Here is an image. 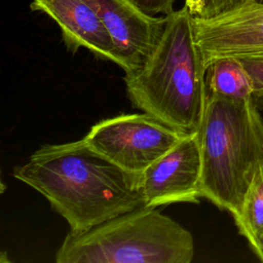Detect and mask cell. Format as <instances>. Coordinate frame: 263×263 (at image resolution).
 Segmentation results:
<instances>
[{
    "label": "cell",
    "instance_id": "6da1fadb",
    "mask_svg": "<svg viewBox=\"0 0 263 263\" xmlns=\"http://www.w3.org/2000/svg\"><path fill=\"white\" fill-rule=\"evenodd\" d=\"M12 176L39 192L72 234L145 208L140 176L121 170L82 139L42 145L13 167Z\"/></svg>",
    "mask_w": 263,
    "mask_h": 263
},
{
    "label": "cell",
    "instance_id": "7a4b0ae2",
    "mask_svg": "<svg viewBox=\"0 0 263 263\" xmlns=\"http://www.w3.org/2000/svg\"><path fill=\"white\" fill-rule=\"evenodd\" d=\"M133 106L184 134L199 128L208 97L206 68L184 5L166 16L162 35L141 68L124 75Z\"/></svg>",
    "mask_w": 263,
    "mask_h": 263
},
{
    "label": "cell",
    "instance_id": "3957f363",
    "mask_svg": "<svg viewBox=\"0 0 263 263\" xmlns=\"http://www.w3.org/2000/svg\"><path fill=\"white\" fill-rule=\"evenodd\" d=\"M263 118L255 99L208 93L197 130L201 155L200 195L235 215L261 163Z\"/></svg>",
    "mask_w": 263,
    "mask_h": 263
},
{
    "label": "cell",
    "instance_id": "277c9868",
    "mask_svg": "<svg viewBox=\"0 0 263 263\" xmlns=\"http://www.w3.org/2000/svg\"><path fill=\"white\" fill-rule=\"evenodd\" d=\"M191 232L157 208H141L89 230L68 233L55 253L57 263H190Z\"/></svg>",
    "mask_w": 263,
    "mask_h": 263
},
{
    "label": "cell",
    "instance_id": "5b68a950",
    "mask_svg": "<svg viewBox=\"0 0 263 263\" xmlns=\"http://www.w3.org/2000/svg\"><path fill=\"white\" fill-rule=\"evenodd\" d=\"M186 135L143 112L100 120L82 140L121 170L140 176Z\"/></svg>",
    "mask_w": 263,
    "mask_h": 263
},
{
    "label": "cell",
    "instance_id": "8992f818",
    "mask_svg": "<svg viewBox=\"0 0 263 263\" xmlns=\"http://www.w3.org/2000/svg\"><path fill=\"white\" fill-rule=\"evenodd\" d=\"M204 66L220 58L263 61V3L255 0L223 14L193 16Z\"/></svg>",
    "mask_w": 263,
    "mask_h": 263
},
{
    "label": "cell",
    "instance_id": "52a82bcc",
    "mask_svg": "<svg viewBox=\"0 0 263 263\" xmlns=\"http://www.w3.org/2000/svg\"><path fill=\"white\" fill-rule=\"evenodd\" d=\"M200 180L201 155L196 132L182 138L140 175L145 206L198 203Z\"/></svg>",
    "mask_w": 263,
    "mask_h": 263
},
{
    "label": "cell",
    "instance_id": "ba28073f",
    "mask_svg": "<svg viewBox=\"0 0 263 263\" xmlns=\"http://www.w3.org/2000/svg\"><path fill=\"white\" fill-rule=\"evenodd\" d=\"M107 28L124 73L143 66L156 47L166 16H150L129 0H85Z\"/></svg>",
    "mask_w": 263,
    "mask_h": 263
},
{
    "label": "cell",
    "instance_id": "9c48e42d",
    "mask_svg": "<svg viewBox=\"0 0 263 263\" xmlns=\"http://www.w3.org/2000/svg\"><path fill=\"white\" fill-rule=\"evenodd\" d=\"M32 11H40L60 27L66 48L76 53L83 47L98 59L120 65L115 44L91 6L85 0H32Z\"/></svg>",
    "mask_w": 263,
    "mask_h": 263
},
{
    "label": "cell",
    "instance_id": "30bf717a",
    "mask_svg": "<svg viewBox=\"0 0 263 263\" xmlns=\"http://www.w3.org/2000/svg\"><path fill=\"white\" fill-rule=\"evenodd\" d=\"M208 93L245 101L255 98L253 80L245 65L236 58H220L206 68Z\"/></svg>",
    "mask_w": 263,
    "mask_h": 263
},
{
    "label": "cell",
    "instance_id": "8fae6325",
    "mask_svg": "<svg viewBox=\"0 0 263 263\" xmlns=\"http://www.w3.org/2000/svg\"><path fill=\"white\" fill-rule=\"evenodd\" d=\"M233 218L239 233L254 251L263 240V163L257 168Z\"/></svg>",
    "mask_w": 263,
    "mask_h": 263
},
{
    "label": "cell",
    "instance_id": "7c38bea8",
    "mask_svg": "<svg viewBox=\"0 0 263 263\" xmlns=\"http://www.w3.org/2000/svg\"><path fill=\"white\" fill-rule=\"evenodd\" d=\"M253 0H185V6L194 17L209 18L238 8Z\"/></svg>",
    "mask_w": 263,
    "mask_h": 263
},
{
    "label": "cell",
    "instance_id": "4fadbf2b",
    "mask_svg": "<svg viewBox=\"0 0 263 263\" xmlns=\"http://www.w3.org/2000/svg\"><path fill=\"white\" fill-rule=\"evenodd\" d=\"M142 12L156 16L162 13L164 16L170 15L174 11L175 0H129Z\"/></svg>",
    "mask_w": 263,
    "mask_h": 263
},
{
    "label": "cell",
    "instance_id": "5bb4252c",
    "mask_svg": "<svg viewBox=\"0 0 263 263\" xmlns=\"http://www.w3.org/2000/svg\"><path fill=\"white\" fill-rule=\"evenodd\" d=\"M249 72L255 88L254 97H263V61L240 60Z\"/></svg>",
    "mask_w": 263,
    "mask_h": 263
},
{
    "label": "cell",
    "instance_id": "9a60e30c",
    "mask_svg": "<svg viewBox=\"0 0 263 263\" xmlns=\"http://www.w3.org/2000/svg\"><path fill=\"white\" fill-rule=\"evenodd\" d=\"M254 252L256 253V255L259 257V259L261 261H263V240L258 245V247L254 250Z\"/></svg>",
    "mask_w": 263,
    "mask_h": 263
},
{
    "label": "cell",
    "instance_id": "2e32d148",
    "mask_svg": "<svg viewBox=\"0 0 263 263\" xmlns=\"http://www.w3.org/2000/svg\"><path fill=\"white\" fill-rule=\"evenodd\" d=\"M255 1H257V2H259V3H263V0H255Z\"/></svg>",
    "mask_w": 263,
    "mask_h": 263
},
{
    "label": "cell",
    "instance_id": "e0dca14e",
    "mask_svg": "<svg viewBox=\"0 0 263 263\" xmlns=\"http://www.w3.org/2000/svg\"><path fill=\"white\" fill-rule=\"evenodd\" d=\"M262 139H263V136H262Z\"/></svg>",
    "mask_w": 263,
    "mask_h": 263
}]
</instances>
